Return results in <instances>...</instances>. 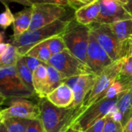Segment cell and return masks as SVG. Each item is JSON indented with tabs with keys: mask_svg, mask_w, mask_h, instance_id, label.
Instances as JSON below:
<instances>
[{
	"mask_svg": "<svg viewBox=\"0 0 132 132\" xmlns=\"http://www.w3.org/2000/svg\"><path fill=\"white\" fill-rule=\"evenodd\" d=\"M33 84L36 95L40 99L46 98L47 93V64L42 63L33 72Z\"/></svg>",
	"mask_w": 132,
	"mask_h": 132,
	"instance_id": "cell-17",
	"label": "cell"
},
{
	"mask_svg": "<svg viewBox=\"0 0 132 132\" xmlns=\"http://www.w3.org/2000/svg\"><path fill=\"white\" fill-rule=\"evenodd\" d=\"M37 105L44 132H66L86 110L82 106L78 109L60 108L53 105L47 98H41Z\"/></svg>",
	"mask_w": 132,
	"mask_h": 132,
	"instance_id": "cell-1",
	"label": "cell"
},
{
	"mask_svg": "<svg viewBox=\"0 0 132 132\" xmlns=\"http://www.w3.org/2000/svg\"><path fill=\"white\" fill-rule=\"evenodd\" d=\"M103 132H123V127L121 123L106 117Z\"/></svg>",
	"mask_w": 132,
	"mask_h": 132,
	"instance_id": "cell-28",
	"label": "cell"
},
{
	"mask_svg": "<svg viewBox=\"0 0 132 132\" xmlns=\"http://www.w3.org/2000/svg\"><path fill=\"white\" fill-rule=\"evenodd\" d=\"M32 10L30 31L47 26L58 20H63L67 12L64 6L51 3L34 4L32 6Z\"/></svg>",
	"mask_w": 132,
	"mask_h": 132,
	"instance_id": "cell-9",
	"label": "cell"
},
{
	"mask_svg": "<svg viewBox=\"0 0 132 132\" xmlns=\"http://www.w3.org/2000/svg\"><path fill=\"white\" fill-rule=\"evenodd\" d=\"M3 120L7 118H21L27 120H39L40 109L37 104L26 98L13 99L10 106L0 110Z\"/></svg>",
	"mask_w": 132,
	"mask_h": 132,
	"instance_id": "cell-11",
	"label": "cell"
},
{
	"mask_svg": "<svg viewBox=\"0 0 132 132\" xmlns=\"http://www.w3.org/2000/svg\"><path fill=\"white\" fill-rule=\"evenodd\" d=\"M123 132H132V117L123 127Z\"/></svg>",
	"mask_w": 132,
	"mask_h": 132,
	"instance_id": "cell-36",
	"label": "cell"
},
{
	"mask_svg": "<svg viewBox=\"0 0 132 132\" xmlns=\"http://www.w3.org/2000/svg\"><path fill=\"white\" fill-rule=\"evenodd\" d=\"M20 57V56L16 47L10 43L7 50L0 57V69L16 65Z\"/></svg>",
	"mask_w": 132,
	"mask_h": 132,
	"instance_id": "cell-24",
	"label": "cell"
},
{
	"mask_svg": "<svg viewBox=\"0 0 132 132\" xmlns=\"http://www.w3.org/2000/svg\"><path fill=\"white\" fill-rule=\"evenodd\" d=\"M69 20H58L40 29L27 31L18 37L11 38L10 44L17 49L20 56H25L27 52L37 44L53 37L61 35L69 24Z\"/></svg>",
	"mask_w": 132,
	"mask_h": 132,
	"instance_id": "cell-3",
	"label": "cell"
},
{
	"mask_svg": "<svg viewBox=\"0 0 132 132\" xmlns=\"http://www.w3.org/2000/svg\"><path fill=\"white\" fill-rule=\"evenodd\" d=\"M106 121V117L100 120L97 123H96L93 126L89 127L88 130H86L85 132H103V126Z\"/></svg>",
	"mask_w": 132,
	"mask_h": 132,
	"instance_id": "cell-33",
	"label": "cell"
},
{
	"mask_svg": "<svg viewBox=\"0 0 132 132\" xmlns=\"http://www.w3.org/2000/svg\"><path fill=\"white\" fill-rule=\"evenodd\" d=\"M31 120L21 118H7L3 123L7 128L8 132H26L28 124Z\"/></svg>",
	"mask_w": 132,
	"mask_h": 132,
	"instance_id": "cell-25",
	"label": "cell"
},
{
	"mask_svg": "<svg viewBox=\"0 0 132 132\" xmlns=\"http://www.w3.org/2000/svg\"><path fill=\"white\" fill-rule=\"evenodd\" d=\"M123 4L125 7L126 10L127 11V13L132 17V0H124Z\"/></svg>",
	"mask_w": 132,
	"mask_h": 132,
	"instance_id": "cell-35",
	"label": "cell"
},
{
	"mask_svg": "<svg viewBox=\"0 0 132 132\" xmlns=\"http://www.w3.org/2000/svg\"><path fill=\"white\" fill-rule=\"evenodd\" d=\"M3 121V116L1 114V112H0V123H1Z\"/></svg>",
	"mask_w": 132,
	"mask_h": 132,
	"instance_id": "cell-43",
	"label": "cell"
},
{
	"mask_svg": "<svg viewBox=\"0 0 132 132\" xmlns=\"http://www.w3.org/2000/svg\"><path fill=\"white\" fill-rule=\"evenodd\" d=\"M23 60H24L26 64L27 65V67L29 68V69L32 72H34L37 69V68L38 67V66L42 64L41 61H40L37 58L32 57H29V56L25 55V56H23Z\"/></svg>",
	"mask_w": 132,
	"mask_h": 132,
	"instance_id": "cell-32",
	"label": "cell"
},
{
	"mask_svg": "<svg viewBox=\"0 0 132 132\" xmlns=\"http://www.w3.org/2000/svg\"><path fill=\"white\" fill-rule=\"evenodd\" d=\"M118 97L96 101L89 106L72 124L71 128L85 132L100 120L106 117L110 110L117 104Z\"/></svg>",
	"mask_w": 132,
	"mask_h": 132,
	"instance_id": "cell-7",
	"label": "cell"
},
{
	"mask_svg": "<svg viewBox=\"0 0 132 132\" xmlns=\"http://www.w3.org/2000/svg\"><path fill=\"white\" fill-rule=\"evenodd\" d=\"M90 35V27L70 20L65 30L61 34L67 49L77 58L86 64V54Z\"/></svg>",
	"mask_w": 132,
	"mask_h": 132,
	"instance_id": "cell-4",
	"label": "cell"
},
{
	"mask_svg": "<svg viewBox=\"0 0 132 132\" xmlns=\"http://www.w3.org/2000/svg\"><path fill=\"white\" fill-rule=\"evenodd\" d=\"M0 2H1L3 4H4L5 6L7 5L9 3H17L23 5L27 7L32 6V4L28 1V0H0Z\"/></svg>",
	"mask_w": 132,
	"mask_h": 132,
	"instance_id": "cell-34",
	"label": "cell"
},
{
	"mask_svg": "<svg viewBox=\"0 0 132 132\" xmlns=\"http://www.w3.org/2000/svg\"><path fill=\"white\" fill-rule=\"evenodd\" d=\"M4 40V35L3 32H0V44H3Z\"/></svg>",
	"mask_w": 132,
	"mask_h": 132,
	"instance_id": "cell-41",
	"label": "cell"
},
{
	"mask_svg": "<svg viewBox=\"0 0 132 132\" xmlns=\"http://www.w3.org/2000/svg\"><path fill=\"white\" fill-rule=\"evenodd\" d=\"M5 11L0 13V27L6 30L14 22V14L11 12L8 5L5 6Z\"/></svg>",
	"mask_w": 132,
	"mask_h": 132,
	"instance_id": "cell-27",
	"label": "cell"
},
{
	"mask_svg": "<svg viewBox=\"0 0 132 132\" xmlns=\"http://www.w3.org/2000/svg\"><path fill=\"white\" fill-rule=\"evenodd\" d=\"M26 132H44L43 125L39 120H31L28 124Z\"/></svg>",
	"mask_w": 132,
	"mask_h": 132,
	"instance_id": "cell-31",
	"label": "cell"
},
{
	"mask_svg": "<svg viewBox=\"0 0 132 132\" xmlns=\"http://www.w3.org/2000/svg\"><path fill=\"white\" fill-rule=\"evenodd\" d=\"M100 12V0L83 5L75 12V20L84 26H91L96 23Z\"/></svg>",
	"mask_w": 132,
	"mask_h": 132,
	"instance_id": "cell-15",
	"label": "cell"
},
{
	"mask_svg": "<svg viewBox=\"0 0 132 132\" xmlns=\"http://www.w3.org/2000/svg\"><path fill=\"white\" fill-rule=\"evenodd\" d=\"M119 76L128 79H132V56L123 59Z\"/></svg>",
	"mask_w": 132,
	"mask_h": 132,
	"instance_id": "cell-29",
	"label": "cell"
},
{
	"mask_svg": "<svg viewBox=\"0 0 132 132\" xmlns=\"http://www.w3.org/2000/svg\"><path fill=\"white\" fill-rule=\"evenodd\" d=\"M66 132H80V131H79V130H75V129H73V128H69L67 131Z\"/></svg>",
	"mask_w": 132,
	"mask_h": 132,
	"instance_id": "cell-42",
	"label": "cell"
},
{
	"mask_svg": "<svg viewBox=\"0 0 132 132\" xmlns=\"http://www.w3.org/2000/svg\"><path fill=\"white\" fill-rule=\"evenodd\" d=\"M109 25L120 41L123 42L132 38V19L120 20Z\"/></svg>",
	"mask_w": 132,
	"mask_h": 132,
	"instance_id": "cell-19",
	"label": "cell"
},
{
	"mask_svg": "<svg viewBox=\"0 0 132 132\" xmlns=\"http://www.w3.org/2000/svg\"><path fill=\"white\" fill-rule=\"evenodd\" d=\"M6 100V99L1 93H0V106H2V105L5 103Z\"/></svg>",
	"mask_w": 132,
	"mask_h": 132,
	"instance_id": "cell-40",
	"label": "cell"
},
{
	"mask_svg": "<svg viewBox=\"0 0 132 132\" xmlns=\"http://www.w3.org/2000/svg\"><path fill=\"white\" fill-rule=\"evenodd\" d=\"M117 106L122 115V125L124 127L132 117V88L125 90L119 96Z\"/></svg>",
	"mask_w": 132,
	"mask_h": 132,
	"instance_id": "cell-18",
	"label": "cell"
},
{
	"mask_svg": "<svg viewBox=\"0 0 132 132\" xmlns=\"http://www.w3.org/2000/svg\"><path fill=\"white\" fill-rule=\"evenodd\" d=\"M26 55L37 58L44 64H47L51 57H52L46 40L32 47Z\"/></svg>",
	"mask_w": 132,
	"mask_h": 132,
	"instance_id": "cell-22",
	"label": "cell"
},
{
	"mask_svg": "<svg viewBox=\"0 0 132 132\" xmlns=\"http://www.w3.org/2000/svg\"><path fill=\"white\" fill-rule=\"evenodd\" d=\"M16 68L17 73L23 82V84L32 92H34V84H33V72L29 69L27 65L26 64L23 56H20L16 64ZM36 94V93H35Z\"/></svg>",
	"mask_w": 132,
	"mask_h": 132,
	"instance_id": "cell-20",
	"label": "cell"
},
{
	"mask_svg": "<svg viewBox=\"0 0 132 132\" xmlns=\"http://www.w3.org/2000/svg\"><path fill=\"white\" fill-rule=\"evenodd\" d=\"M47 64L55 68L65 79L93 73L86 63L75 57L68 49L52 56Z\"/></svg>",
	"mask_w": 132,
	"mask_h": 132,
	"instance_id": "cell-6",
	"label": "cell"
},
{
	"mask_svg": "<svg viewBox=\"0 0 132 132\" xmlns=\"http://www.w3.org/2000/svg\"><path fill=\"white\" fill-rule=\"evenodd\" d=\"M0 93L6 100L30 98L35 95L20 79L16 65L0 69Z\"/></svg>",
	"mask_w": 132,
	"mask_h": 132,
	"instance_id": "cell-5",
	"label": "cell"
},
{
	"mask_svg": "<svg viewBox=\"0 0 132 132\" xmlns=\"http://www.w3.org/2000/svg\"><path fill=\"white\" fill-rule=\"evenodd\" d=\"M100 12L96 23L111 24L115 22L132 19L120 0H100Z\"/></svg>",
	"mask_w": 132,
	"mask_h": 132,
	"instance_id": "cell-13",
	"label": "cell"
},
{
	"mask_svg": "<svg viewBox=\"0 0 132 132\" xmlns=\"http://www.w3.org/2000/svg\"><path fill=\"white\" fill-rule=\"evenodd\" d=\"M28 1L33 5L34 4H42V3H51V4H57L62 6H70L71 3L69 0H28Z\"/></svg>",
	"mask_w": 132,
	"mask_h": 132,
	"instance_id": "cell-30",
	"label": "cell"
},
{
	"mask_svg": "<svg viewBox=\"0 0 132 132\" xmlns=\"http://www.w3.org/2000/svg\"><path fill=\"white\" fill-rule=\"evenodd\" d=\"M123 61V59L114 61L106 69H105L100 73V75L98 76V78L93 87L87 95L84 103L82 105V106L85 108V110H86L89 106L96 102L100 96L117 79L120 72Z\"/></svg>",
	"mask_w": 132,
	"mask_h": 132,
	"instance_id": "cell-8",
	"label": "cell"
},
{
	"mask_svg": "<svg viewBox=\"0 0 132 132\" xmlns=\"http://www.w3.org/2000/svg\"><path fill=\"white\" fill-rule=\"evenodd\" d=\"M132 88V87H131ZM130 89V87H128L124 82L120 79L117 78V79L112 83L98 98V100L96 101L99 100H109V99H113L115 97L119 96L122 93H123L125 90ZM96 103V102H95Z\"/></svg>",
	"mask_w": 132,
	"mask_h": 132,
	"instance_id": "cell-21",
	"label": "cell"
},
{
	"mask_svg": "<svg viewBox=\"0 0 132 132\" xmlns=\"http://www.w3.org/2000/svg\"><path fill=\"white\" fill-rule=\"evenodd\" d=\"M33 10L31 7H26L23 10L14 14V22L13 23V37H18L29 30Z\"/></svg>",
	"mask_w": 132,
	"mask_h": 132,
	"instance_id": "cell-16",
	"label": "cell"
},
{
	"mask_svg": "<svg viewBox=\"0 0 132 132\" xmlns=\"http://www.w3.org/2000/svg\"><path fill=\"white\" fill-rule=\"evenodd\" d=\"M47 95L58 87L61 84H62L65 79V78L53 66L47 64ZM47 97V96H46Z\"/></svg>",
	"mask_w": 132,
	"mask_h": 132,
	"instance_id": "cell-23",
	"label": "cell"
},
{
	"mask_svg": "<svg viewBox=\"0 0 132 132\" xmlns=\"http://www.w3.org/2000/svg\"><path fill=\"white\" fill-rule=\"evenodd\" d=\"M0 132H8L6 127L5 126V124L3 122L0 123Z\"/></svg>",
	"mask_w": 132,
	"mask_h": 132,
	"instance_id": "cell-39",
	"label": "cell"
},
{
	"mask_svg": "<svg viewBox=\"0 0 132 132\" xmlns=\"http://www.w3.org/2000/svg\"><path fill=\"white\" fill-rule=\"evenodd\" d=\"M120 2H121V3H123V2H124V0H120Z\"/></svg>",
	"mask_w": 132,
	"mask_h": 132,
	"instance_id": "cell-44",
	"label": "cell"
},
{
	"mask_svg": "<svg viewBox=\"0 0 132 132\" xmlns=\"http://www.w3.org/2000/svg\"><path fill=\"white\" fill-rule=\"evenodd\" d=\"M113 62L90 31L86 54V64L90 70L99 76Z\"/></svg>",
	"mask_w": 132,
	"mask_h": 132,
	"instance_id": "cell-10",
	"label": "cell"
},
{
	"mask_svg": "<svg viewBox=\"0 0 132 132\" xmlns=\"http://www.w3.org/2000/svg\"><path fill=\"white\" fill-rule=\"evenodd\" d=\"M78 1H79L82 5H86V4L93 3V2L96 1V0H78Z\"/></svg>",
	"mask_w": 132,
	"mask_h": 132,
	"instance_id": "cell-38",
	"label": "cell"
},
{
	"mask_svg": "<svg viewBox=\"0 0 132 132\" xmlns=\"http://www.w3.org/2000/svg\"><path fill=\"white\" fill-rule=\"evenodd\" d=\"M47 47L50 50V52L52 56L57 54L64 50H67V47L61 35L53 37L46 40Z\"/></svg>",
	"mask_w": 132,
	"mask_h": 132,
	"instance_id": "cell-26",
	"label": "cell"
},
{
	"mask_svg": "<svg viewBox=\"0 0 132 132\" xmlns=\"http://www.w3.org/2000/svg\"><path fill=\"white\" fill-rule=\"evenodd\" d=\"M97 78V75L92 73L64 79L63 83L67 84L74 93V101L70 106L71 108L78 109L82 105Z\"/></svg>",
	"mask_w": 132,
	"mask_h": 132,
	"instance_id": "cell-12",
	"label": "cell"
},
{
	"mask_svg": "<svg viewBox=\"0 0 132 132\" xmlns=\"http://www.w3.org/2000/svg\"><path fill=\"white\" fill-rule=\"evenodd\" d=\"M89 27L91 33L113 61L132 56V38L123 42L120 41L109 24L93 23Z\"/></svg>",
	"mask_w": 132,
	"mask_h": 132,
	"instance_id": "cell-2",
	"label": "cell"
},
{
	"mask_svg": "<svg viewBox=\"0 0 132 132\" xmlns=\"http://www.w3.org/2000/svg\"><path fill=\"white\" fill-rule=\"evenodd\" d=\"M9 45H10V43H3V44H0V57H1L5 53V51L7 50Z\"/></svg>",
	"mask_w": 132,
	"mask_h": 132,
	"instance_id": "cell-37",
	"label": "cell"
},
{
	"mask_svg": "<svg viewBox=\"0 0 132 132\" xmlns=\"http://www.w3.org/2000/svg\"><path fill=\"white\" fill-rule=\"evenodd\" d=\"M46 98L57 107L69 108L74 101V93L67 84L62 83L51 92Z\"/></svg>",
	"mask_w": 132,
	"mask_h": 132,
	"instance_id": "cell-14",
	"label": "cell"
}]
</instances>
